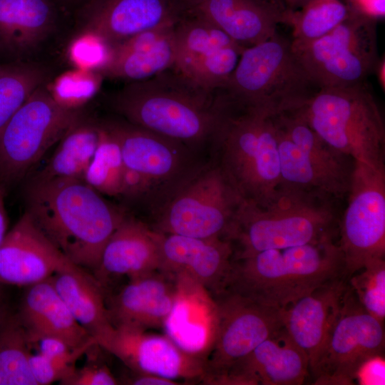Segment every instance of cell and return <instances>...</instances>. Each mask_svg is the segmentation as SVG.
<instances>
[{
	"instance_id": "40",
	"label": "cell",
	"mask_w": 385,
	"mask_h": 385,
	"mask_svg": "<svg viewBox=\"0 0 385 385\" xmlns=\"http://www.w3.org/2000/svg\"><path fill=\"white\" fill-rule=\"evenodd\" d=\"M90 361L60 382L62 385H115L119 382L106 366Z\"/></svg>"
},
{
	"instance_id": "30",
	"label": "cell",
	"mask_w": 385,
	"mask_h": 385,
	"mask_svg": "<svg viewBox=\"0 0 385 385\" xmlns=\"http://www.w3.org/2000/svg\"><path fill=\"white\" fill-rule=\"evenodd\" d=\"M49 279L76 320L93 338L112 326L101 285L86 270L73 264Z\"/></svg>"
},
{
	"instance_id": "1",
	"label": "cell",
	"mask_w": 385,
	"mask_h": 385,
	"mask_svg": "<svg viewBox=\"0 0 385 385\" xmlns=\"http://www.w3.org/2000/svg\"><path fill=\"white\" fill-rule=\"evenodd\" d=\"M26 212L73 264L96 272L103 250L127 216L83 180L29 183Z\"/></svg>"
},
{
	"instance_id": "15",
	"label": "cell",
	"mask_w": 385,
	"mask_h": 385,
	"mask_svg": "<svg viewBox=\"0 0 385 385\" xmlns=\"http://www.w3.org/2000/svg\"><path fill=\"white\" fill-rule=\"evenodd\" d=\"M174 34L173 68L212 91L225 84L245 49L193 9L175 24Z\"/></svg>"
},
{
	"instance_id": "8",
	"label": "cell",
	"mask_w": 385,
	"mask_h": 385,
	"mask_svg": "<svg viewBox=\"0 0 385 385\" xmlns=\"http://www.w3.org/2000/svg\"><path fill=\"white\" fill-rule=\"evenodd\" d=\"M280 186L341 200L349 194L355 160L323 140L299 108L272 115Z\"/></svg>"
},
{
	"instance_id": "16",
	"label": "cell",
	"mask_w": 385,
	"mask_h": 385,
	"mask_svg": "<svg viewBox=\"0 0 385 385\" xmlns=\"http://www.w3.org/2000/svg\"><path fill=\"white\" fill-rule=\"evenodd\" d=\"M384 324L359 304L348 284L344 303L313 377L314 384H354L359 366L382 354Z\"/></svg>"
},
{
	"instance_id": "31",
	"label": "cell",
	"mask_w": 385,
	"mask_h": 385,
	"mask_svg": "<svg viewBox=\"0 0 385 385\" xmlns=\"http://www.w3.org/2000/svg\"><path fill=\"white\" fill-rule=\"evenodd\" d=\"M101 124L81 116L56 143L46 165L29 183L83 180L100 139Z\"/></svg>"
},
{
	"instance_id": "44",
	"label": "cell",
	"mask_w": 385,
	"mask_h": 385,
	"mask_svg": "<svg viewBox=\"0 0 385 385\" xmlns=\"http://www.w3.org/2000/svg\"><path fill=\"white\" fill-rule=\"evenodd\" d=\"M282 15L286 22L289 11L287 9L284 0H257Z\"/></svg>"
},
{
	"instance_id": "21",
	"label": "cell",
	"mask_w": 385,
	"mask_h": 385,
	"mask_svg": "<svg viewBox=\"0 0 385 385\" xmlns=\"http://www.w3.org/2000/svg\"><path fill=\"white\" fill-rule=\"evenodd\" d=\"M176 277L172 309L163 329L183 351L206 361L217 335L219 313L214 295L185 274Z\"/></svg>"
},
{
	"instance_id": "12",
	"label": "cell",
	"mask_w": 385,
	"mask_h": 385,
	"mask_svg": "<svg viewBox=\"0 0 385 385\" xmlns=\"http://www.w3.org/2000/svg\"><path fill=\"white\" fill-rule=\"evenodd\" d=\"M338 244L349 277L385 255V168L355 160Z\"/></svg>"
},
{
	"instance_id": "11",
	"label": "cell",
	"mask_w": 385,
	"mask_h": 385,
	"mask_svg": "<svg viewBox=\"0 0 385 385\" xmlns=\"http://www.w3.org/2000/svg\"><path fill=\"white\" fill-rule=\"evenodd\" d=\"M82 116L36 88L0 132V182L14 183L30 171Z\"/></svg>"
},
{
	"instance_id": "2",
	"label": "cell",
	"mask_w": 385,
	"mask_h": 385,
	"mask_svg": "<svg viewBox=\"0 0 385 385\" xmlns=\"http://www.w3.org/2000/svg\"><path fill=\"white\" fill-rule=\"evenodd\" d=\"M217 119L211 159L242 202L263 206L280 185L279 160L272 112L216 91Z\"/></svg>"
},
{
	"instance_id": "33",
	"label": "cell",
	"mask_w": 385,
	"mask_h": 385,
	"mask_svg": "<svg viewBox=\"0 0 385 385\" xmlns=\"http://www.w3.org/2000/svg\"><path fill=\"white\" fill-rule=\"evenodd\" d=\"M100 139L83 180L101 195L120 197L125 165L119 143L104 122Z\"/></svg>"
},
{
	"instance_id": "14",
	"label": "cell",
	"mask_w": 385,
	"mask_h": 385,
	"mask_svg": "<svg viewBox=\"0 0 385 385\" xmlns=\"http://www.w3.org/2000/svg\"><path fill=\"white\" fill-rule=\"evenodd\" d=\"M219 322L202 382L214 384L237 362L284 328L282 309H274L235 293L214 295Z\"/></svg>"
},
{
	"instance_id": "22",
	"label": "cell",
	"mask_w": 385,
	"mask_h": 385,
	"mask_svg": "<svg viewBox=\"0 0 385 385\" xmlns=\"http://www.w3.org/2000/svg\"><path fill=\"white\" fill-rule=\"evenodd\" d=\"M309 372L306 354L283 328L235 364L214 384L299 385Z\"/></svg>"
},
{
	"instance_id": "6",
	"label": "cell",
	"mask_w": 385,
	"mask_h": 385,
	"mask_svg": "<svg viewBox=\"0 0 385 385\" xmlns=\"http://www.w3.org/2000/svg\"><path fill=\"white\" fill-rule=\"evenodd\" d=\"M299 110L309 126L341 153L385 168V125L365 82L319 89Z\"/></svg>"
},
{
	"instance_id": "10",
	"label": "cell",
	"mask_w": 385,
	"mask_h": 385,
	"mask_svg": "<svg viewBox=\"0 0 385 385\" xmlns=\"http://www.w3.org/2000/svg\"><path fill=\"white\" fill-rule=\"evenodd\" d=\"M375 18L353 8L328 34L298 43L292 49L312 82L319 88L364 83L378 63Z\"/></svg>"
},
{
	"instance_id": "39",
	"label": "cell",
	"mask_w": 385,
	"mask_h": 385,
	"mask_svg": "<svg viewBox=\"0 0 385 385\" xmlns=\"http://www.w3.org/2000/svg\"><path fill=\"white\" fill-rule=\"evenodd\" d=\"M80 355L66 359H51L40 354H31L29 366L37 385H48L62 381L75 370Z\"/></svg>"
},
{
	"instance_id": "4",
	"label": "cell",
	"mask_w": 385,
	"mask_h": 385,
	"mask_svg": "<svg viewBox=\"0 0 385 385\" xmlns=\"http://www.w3.org/2000/svg\"><path fill=\"white\" fill-rule=\"evenodd\" d=\"M334 237L232 259L220 292L235 293L283 309L321 286L347 277Z\"/></svg>"
},
{
	"instance_id": "20",
	"label": "cell",
	"mask_w": 385,
	"mask_h": 385,
	"mask_svg": "<svg viewBox=\"0 0 385 385\" xmlns=\"http://www.w3.org/2000/svg\"><path fill=\"white\" fill-rule=\"evenodd\" d=\"M71 265L27 212L7 232L0 245V283L3 284L27 287L50 278Z\"/></svg>"
},
{
	"instance_id": "25",
	"label": "cell",
	"mask_w": 385,
	"mask_h": 385,
	"mask_svg": "<svg viewBox=\"0 0 385 385\" xmlns=\"http://www.w3.org/2000/svg\"><path fill=\"white\" fill-rule=\"evenodd\" d=\"M175 291L176 277L160 270L130 279L106 304L110 322L145 330L163 327Z\"/></svg>"
},
{
	"instance_id": "19",
	"label": "cell",
	"mask_w": 385,
	"mask_h": 385,
	"mask_svg": "<svg viewBox=\"0 0 385 385\" xmlns=\"http://www.w3.org/2000/svg\"><path fill=\"white\" fill-rule=\"evenodd\" d=\"M348 277L332 280L282 309L285 331L306 354L314 373L342 307Z\"/></svg>"
},
{
	"instance_id": "37",
	"label": "cell",
	"mask_w": 385,
	"mask_h": 385,
	"mask_svg": "<svg viewBox=\"0 0 385 385\" xmlns=\"http://www.w3.org/2000/svg\"><path fill=\"white\" fill-rule=\"evenodd\" d=\"M101 78V75L96 71L76 68L61 74L46 88L61 106L78 109L96 93Z\"/></svg>"
},
{
	"instance_id": "3",
	"label": "cell",
	"mask_w": 385,
	"mask_h": 385,
	"mask_svg": "<svg viewBox=\"0 0 385 385\" xmlns=\"http://www.w3.org/2000/svg\"><path fill=\"white\" fill-rule=\"evenodd\" d=\"M111 105L126 121L197 153L210 148L217 119L215 91L173 68L128 82L113 95Z\"/></svg>"
},
{
	"instance_id": "35",
	"label": "cell",
	"mask_w": 385,
	"mask_h": 385,
	"mask_svg": "<svg viewBox=\"0 0 385 385\" xmlns=\"http://www.w3.org/2000/svg\"><path fill=\"white\" fill-rule=\"evenodd\" d=\"M46 78V70L31 63L0 67V132Z\"/></svg>"
},
{
	"instance_id": "34",
	"label": "cell",
	"mask_w": 385,
	"mask_h": 385,
	"mask_svg": "<svg viewBox=\"0 0 385 385\" xmlns=\"http://www.w3.org/2000/svg\"><path fill=\"white\" fill-rule=\"evenodd\" d=\"M352 9L340 0H309L287 16L286 24L292 28V41L304 43L321 38L343 22Z\"/></svg>"
},
{
	"instance_id": "38",
	"label": "cell",
	"mask_w": 385,
	"mask_h": 385,
	"mask_svg": "<svg viewBox=\"0 0 385 385\" xmlns=\"http://www.w3.org/2000/svg\"><path fill=\"white\" fill-rule=\"evenodd\" d=\"M109 47L93 35L78 33L70 43L68 56L76 68L97 71L106 61Z\"/></svg>"
},
{
	"instance_id": "41",
	"label": "cell",
	"mask_w": 385,
	"mask_h": 385,
	"mask_svg": "<svg viewBox=\"0 0 385 385\" xmlns=\"http://www.w3.org/2000/svg\"><path fill=\"white\" fill-rule=\"evenodd\" d=\"M381 385L385 383V364L382 354L369 357L356 370L354 383Z\"/></svg>"
},
{
	"instance_id": "36",
	"label": "cell",
	"mask_w": 385,
	"mask_h": 385,
	"mask_svg": "<svg viewBox=\"0 0 385 385\" xmlns=\"http://www.w3.org/2000/svg\"><path fill=\"white\" fill-rule=\"evenodd\" d=\"M349 286L362 307L381 323L385 318V261L377 258L349 276Z\"/></svg>"
},
{
	"instance_id": "26",
	"label": "cell",
	"mask_w": 385,
	"mask_h": 385,
	"mask_svg": "<svg viewBox=\"0 0 385 385\" xmlns=\"http://www.w3.org/2000/svg\"><path fill=\"white\" fill-rule=\"evenodd\" d=\"M160 232L127 215L106 243L98 275L137 278L161 268Z\"/></svg>"
},
{
	"instance_id": "23",
	"label": "cell",
	"mask_w": 385,
	"mask_h": 385,
	"mask_svg": "<svg viewBox=\"0 0 385 385\" xmlns=\"http://www.w3.org/2000/svg\"><path fill=\"white\" fill-rule=\"evenodd\" d=\"M160 234V271L185 274L213 295L220 292L233 258L229 240Z\"/></svg>"
},
{
	"instance_id": "49",
	"label": "cell",
	"mask_w": 385,
	"mask_h": 385,
	"mask_svg": "<svg viewBox=\"0 0 385 385\" xmlns=\"http://www.w3.org/2000/svg\"><path fill=\"white\" fill-rule=\"evenodd\" d=\"M358 1H359V0H355L356 2H357Z\"/></svg>"
},
{
	"instance_id": "13",
	"label": "cell",
	"mask_w": 385,
	"mask_h": 385,
	"mask_svg": "<svg viewBox=\"0 0 385 385\" xmlns=\"http://www.w3.org/2000/svg\"><path fill=\"white\" fill-rule=\"evenodd\" d=\"M104 123L119 143L125 168L149 185L153 211L203 163L185 145L125 120Z\"/></svg>"
},
{
	"instance_id": "18",
	"label": "cell",
	"mask_w": 385,
	"mask_h": 385,
	"mask_svg": "<svg viewBox=\"0 0 385 385\" xmlns=\"http://www.w3.org/2000/svg\"><path fill=\"white\" fill-rule=\"evenodd\" d=\"M190 9L181 0H91L79 33L109 48L138 33L176 24Z\"/></svg>"
},
{
	"instance_id": "48",
	"label": "cell",
	"mask_w": 385,
	"mask_h": 385,
	"mask_svg": "<svg viewBox=\"0 0 385 385\" xmlns=\"http://www.w3.org/2000/svg\"><path fill=\"white\" fill-rule=\"evenodd\" d=\"M189 9H192L200 0H181Z\"/></svg>"
},
{
	"instance_id": "43",
	"label": "cell",
	"mask_w": 385,
	"mask_h": 385,
	"mask_svg": "<svg viewBox=\"0 0 385 385\" xmlns=\"http://www.w3.org/2000/svg\"><path fill=\"white\" fill-rule=\"evenodd\" d=\"M5 188L0 182V245L7 233L8 217L5 207Z\"/></svg>"
},
{
	"instance_id": "32",
	"label": "cell",
	"mask_w": 385,
	"mask_h": 385,
	"mask_svg": "<svg viewBox=\"0 0 385 385\" xmlns=\"http://www.w3.org/2000/svg\"><path fill=\"white\" fill-rule=\"evenodd\" d=\"M31 348L17 313L0 329V385H37L29 366Z\"/></svg>"
},
{
	"instance_id": "9",
	"label": "cell",
	"mask_w": 385,
	"mask_h": 385,
	"mask_svg": "<svg viewBox=\"0 0 385 385\" xmlns=\"http://www.w3.org/2000/svg\"><path fill=\"white\" fill-rule=\"evenodd\" d=\"M241 202L211 159L200 165L153 211L152 228L164 234L227 240Z\"/></svg>"
},
{
	"instance_id": "27",
	"label": "cell",
	"mask_w": 385,
	"mask_h": 385,
	"mask_svg": "<svg viewBox=\"0 0 385 385\" xmlns=\"http://www.w3.org/2000/svg\"><path fill=\"white\" fill-rule=\"evenodd\" d=\"M17 314L29 337H56L73 349L96 341L76 320L49 278L26 287Z\"/></svg>"
},
{
	"instance_id": "47",
	"label": "cell",
	"mask_w": 385,
	"mask_h": 385,
	"mask_svg": "<svg viewBox=\"0 0 385 385\" xmlns=\"http://www.w3.org/2000/svg\"><path fill=\"white\" fill-rule=\"evenodd\" d=\"M287 9L294 11L302 8L309 0H284Z\"/></svg>"
},
{
	"instance_id": "45",
	"label": "cell",
	"mask_w": 385,
	"mask_h": 385,
	"mask_svg": "<svg viewBox=\"0 0 385 385\" xmlns=\"http://www.w3.org/2000/svg\"><path fill=\"white\" fill-rule=\"evenodd\" d=\"M3 284L0 283V329L11 314L9 311L7 304L2 289Z\"/></svg>"
},
{
	"instance_id": "24",
	"label": "cell",
	"mask_w": 385,
	"mask_h": 385,
	"mask_svg": "<svg viewBox=\"0 0 385 385\" xmlns=\"http://www.w3.org/2000/svg\"><path fill=\"white\" fill-rule=\"evenodd\" d=\"M175 25L145 31L111 46L106 61L96 71L102 77L132 82L173 68Z\"/></svg>"
},
{
	"instance_id": "28",
	"label": "cell",
	"mask_w": 385,
	"mask_h": 385,
	"mask_svg": "<svg viewBox=\"0 0 385 385\" xmlns=\"http://www.w3.org/2000/svg\"><path fill=\"white\" fill-rule=\"evenodd\" d=\"M246 48L272 37L284 18L257 0H200L193 8Z\"/></svg>"
},
{
	"instance_id": "46",
	"label": "cell",
	"mask_w": 385,
	"mask_h": 385,
	"mask_svg": "<svg viewBox=\"0 0 385 385\" xmlns=\"http://www.w3.org/2000/svg\"><path fill=\"white\" fill-rule=\"evenodd\" d=\"M384 62L385 61L384 58L382 61H379L375 68V70L376 69L377 71L379 81L383 90H384V88H385V78H384L385 63Z\"/></svg>"
},
{
	"instance_id": "5",
	"label": "cell",
	"mask_w": 385,
	"mask_h": 385,
	"mask_svg": "<svg viewBox=\"0 0 385 385\" xmlns=\"http://www.w3.org/2000/svg\"><path fill=\"white\" fill-rule=\"evenodd\" d=\"M337 200L280 186L263 206L241 202L227 240L237 259L335 236Z\"/></svg>"
},
{
	"instance_id": "29",
	"label": "cell",
	"mask_w": 385,
	"mask_h": 385,
	"mask_svg": "<svg viewBox=\"0 0 385 385\" xmlns=\"http://www.w3.org/2000/svg\"><path fill=\"white\" fill-rule=\"evenodd\" d=\"M54 26L49 0H0V48L14 56L35 51Z\"/></svg>"
},
{
	"instance_id": "17",
	"label": "cell",
	"mask_w": 385,
	"mask_h": 385,
	"mask_svg": "<svg viewBox=\"0 0 385 385\" xmlns=\"http://www.w3.org/2000/svg\"><path fill=\"white\" fill-rule=\"evenodd\" d=\"M95 340L101 348L116 356L135 373L176 381H202L205 375L206 361L183 351L165 334L112 325Z\"/></svg>"
},
{
	"instance_id": "7",
	"label": "cell",
	"mask_w": 385,
	"mask_h": 385,
	"mask_svg": "<svg viewBox=\"0 0 385 385\" xmlns=\"http://www.w3.org/2000/svg\"><path fill=\"white\" fill-rule=\"evenodd\" d=\"M220 89L274 115L301 107L319 90L296 56L291 40L277 31L266 41L245 48Z\"/></svg>"
},
{
	"instance_id": "42",
	"label": "cell",
	"mask_w": 385,
	"mask_h": 385,
	"mask_svg": "<svg viewBox=\"0 0 385 385\" xmlns=\"http://www.w3.org/2000/svg\"><path fill=\"white\" fill-rule=\"evenodd\" d=\"M126 381L128 384L133 385H178L176 380H173L154 374H138Z\"/></svg>"
}]
</instances>
